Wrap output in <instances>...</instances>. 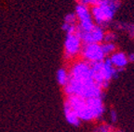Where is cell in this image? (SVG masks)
I'll use <instances>...</instances> for the list:
<instances>
[{"instance_id": "1", "label": "cell", "mask_w": 134, "mask_h": 132, "mask_svg": "<svg viewBox=\"0 0 134 132\" xmlns=\"http://www.w3.org/2000/svg\"><path fill=\"white\" fill-rule=\"evenodd\" d=\"M65 101L71 105L82 122L99 121L106 111L103 98H81L70 95L66 96Z\"/></svg>"}, {"instance_id": "2", "label": "cell", "mask_w": 134, "mask_h": 132, "mask_svg": "<svg viewBox=\"0 0 134 132\" xmlns=\"http://www.w3.org/2000/svg\"><path fill=\"white\" fill-rule=\"evenodd\" d=\"M120 8V0H100L91 6V14L95 24L107 27L111 24Z\"/></svg>"}, {"instance_id": "3", "label": "cell", "mask_w": 134, "mask_h": 132, "mask_svg": "<svg viewBox=\"0 0 134 132\" xmlns=\"http://www.w3.org/2000/svg\"><path fill=\"white\" fill-rule=\"evenodd\" d=\"M66 96L75 95L81 98H103V90L94 81H77L69 80L66 86L63 87Z\"/></svg>"}, {"instance_id": "4", "label": "cell", "mask_w": 134, "mask_h": 132, "mask_svg": "<svg viewBox=\"0 0 134 132\" xmlns=\"http://www.w3.org/2000/svg\"><path fill=\"white\" fill-rule=\"evenodd\" d=\"M92 77L94 81L103 90L107 89L114 78H115L120 70L115 68L111 63L110 58H105L103 61L91 63Z\"/></svg>"}, {"instance_id": "5", "label": "cell", "mask_w": 134, "mask_h": 132, "mask_svg": "<svg viewBox=\"0 0 134 132\" xmlns=\"http://www.w3.org/2000/svg\"><path fill=\"white\" fill-rule=\"evenodd\" d=\"M75 13L77 17L78 25L77 31H88L94 27L95 22L91 14V10L87 5L78 3L75 6Z\"/></svg>"}, {"instance_id": "6", "label": "cell", "mask_w": 134, "mask_h": 132, "mask_svg": "<svg viewBox=\"0 0 134 132\" xmlns=\"http://www.w3.org/2000/svg\"><path fill=\"white\" fill-rule=\"evenodd\" d=\"M83 42L77 32L66 34L64 41V58L72 60L81 53Z\"/></svg>"}, {"instance_id": "7", "label": "cell", "mask_w": 134, "mask_h": 132, "mask_svg": "<svg viewBox=\"0 0 134 132\" xmlns=\"http://www.w3.org/2000/svg\"><path fill=\"white\" fill-rule=\"evenodd\" d=\"M80 55L82 59L86 60L90 64L103 61L106 58L102 43H83Z\"/></svg>"}, {"instance_id": "8", "label": "cell", "mask_w": 134, "mask_h": 132, "mask_svg": "<svg viewBox=\"0 0 134 132\" xmlns=\"http://www.w3.org/2000/svg\"><path fill=\"white\" fill-rule=\"evenodd\" d=\"M81 38L83 43H102L104 41L105 32L104 28L100 25H95L90 31H76Z\"/></svg>"}, {"instance_id": "9", "label": "cell", "mask_w": 134, "mask_h": 132, "mask_svg": "<svg viewBox=\"0 0 134 132\" xmlns=\"http://www.w3.org/2000/svg\"><path fill=\"white\" fill-rule=\"evenodd\" d=\"M109 58L111 60L113 66L117 69H119L120 71H122L130 63L128 55L123 51H115L114 54L109 56Z\"/></svg>"}, {"instance_id": "10", "label": "cell", "mask_w": 134, "mask_h": 132, "mask_svg": "<svg viewBox=\"0 0 134 132\" xmlns=\"http://www.w3.org/2000/svg\"><path fill=\"white\" fill-rule=\"evenodd\" d=\"M63 112H64V116L66 121L69 123L71 126L73 127H79L81 125L82 121L79 117L77 116V115L75 114V112L74 111V109L71 107V105L67 103L66 101H64V105H63Z\"/></svg>"}, {"instance_id": "11", "label": "cell", "mask_w": 134, "mask_h": 132, "mask_svg": "<svg viewBox=\"0 0 134 132\" xmlns=\"http://www.w3.org/2000/svg\"><path fill=\"white\" fill-rule=\"evenodd\" d=\"M56 78H57V81H58L59 85H61L62 87L66 86L67 83L69 82V80H70L69 71L64 68H59L58 71H57Z\"/></svg>"}, {"instance_id": "12", "label": "cell", "mask_w": 134, "mask_h": 132, "mask_svg": "<svg viewBox=\"0 0 134 132\" xmlns=\"http://www.w3.org/2000/svg\"><path fill=\"white\" fill-rule=\"evenodd\" d=\"M102 47H103V50L106 56H110L112 54H114L116 51V45H115V43L103 42V43H102Z\"/></svg>"}, {"instance_id": "13", "label": "cell", "mask_w": 134, "mask_h": 132, "mask_svg": "<svg viewBox=\"0 0 134 132\" xmlns=\"http://www.w3.org/2000/svg\"><path fill=\"white\" fill-rule=\"evenodd\" d=\"M114 129L113 126L108 123H100L97 125L93 129V132H112Z\"/></svg>"}, {"instance_id": "14", "label": "cell", "mask_w": 134, "mask_h": 132, "mask_svg": "<svg viewBox=\"0 0 134 132\" xmlns=\"http://www.w3.org/2000/svg\"><path fill=\"white\" fill-rule=\"evenodd\" d=\"M62 29L64 31L66 34H69V33H75L77 31V25H74V24H69V23H65L63 22V26H62Z\"/></svg>"}, {"instance_id": "15", "label": "cell", "mask_w": 134, "mask_h": 132, "mask_svg": "<svg viewBox=\"0 0 134 132\" xmlns=\"http://www.w3.org/2000/svg\"><path fill=\"white\" fill-rule=\"evenodd\" d=\"M64 22L65 23H69V24H74V25H78V21H77V17L75 15V13L71 12L66 14V16L64 17Z\"/></svg>"}, {"instance_id": "16", "label": "cell", "mask_w": 134, "mask_h": 132, "mask_svg": "<svg viewBox=\"0 0 134 132\" xmlns=\"http://www.w3.org/2000/svg\"><path fill=\"white\" fill-rule=\"evenodd\" d=\"M117 39V34L115 31H109L105 32V36H104V41L103 42H107V43H115Z\"/></svg>"}, {"instance_id": "17", "label": "cell", "mask_w": 134, "mask_h": 132, "mask_svg": "<svg viewBox=\"0 0 134 132\" xmlns=\"http://www.w3.org/2000/svg\"><path fill=\"white\" fill-rule=\"evenodd\" d=\"M117 118H118V115H117L116 111L114 109H111V111L109 112V119L111 121V123H116Z\"/></svg>"}, {"instance_id": "18", "label": "cell", "mask_w": 134, "mask_h": 132, "mask_svg": "<svg viewBox=\"0 0 134 132\" xmlns=\"http://www.w3.org/2000/svg\"><path fill=\"white\" fill-rule=\"evenodd\" d=\"M99 1H100V0H79V3L87 5V6H94Z\"/></svg>"}, {"instance_id": "19", "label": "cell", "mask_w": 134, "mask_h": 132, "mask_svg": "<svg viewBox=\"0 0 134 132\" xmlns=\"http://www.w3.org/2000/svg\"><path fill=\"white\" fill-rule=\"evenodd\" d=\"M129 56V61L130 63H134V52L133 53H130V55H128Z\"/></svg>"}, {"instance_id": "20", "label": "cell", "mask_w": 134, "mask_h": 132, "mask_svg": "<svg viewBox=\"0 0 134 132\" xmlns=\"http://www.w3.org/2000/svg\"><path fill=\"white\" fill-rule=\"evenodd\" d=\"M112 132H125V131H123V130H121V129H115V128H114V129L112 130Z\"/></svg>"}, {"instance_id": "21", "label": "cell", "mask_w": 134, "mask_h": 132, "mask_svg": "<svg viewBox=\"0 0 134 132\" xmlns=\"http://www.w3.org/2000/svg\"><path fill=\"white\" fill-rule=\"evenodd\" d=\"M133 38H134V37H133Z\"/></svg>"}]
</instances>
